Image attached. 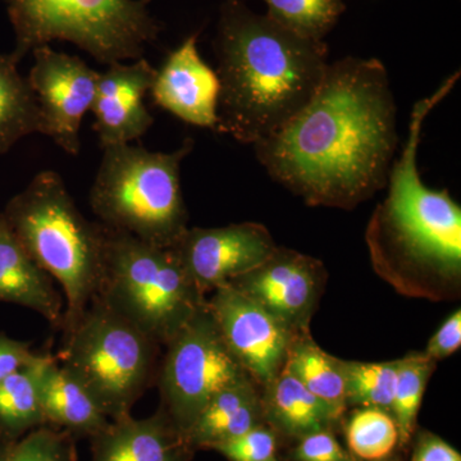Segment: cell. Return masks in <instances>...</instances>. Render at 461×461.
<instances>
[{"instance_id": "obj_25", "label": "cell", "mask_w": 461, "mask_h": 461, "mask_svg": "<svg viewBox=\"0 0 461 461\" xmlns=\"http://www.w3.org/2000/svg\"><path fill=\"white\" fill-rule=\"evenodd\" d=\"M437 363L424 351H411L397 359V377L393 412L400 432V453H408L418 429L421 402Z\"/></svg>"}, {"instance_id": "obj_22", "label": "cell", "mask_w": 461, "mask_h": 461, "mask_svg": "<svg viewBox=\"0 0 461 461\" xmlns=\"http://www.w3.org/2000/svg\"><path fill=\"white\" fill-rule=\"evenodd\" d=\"M12 54H0V156L32 133H42L38 99Z\"/></svg>"}, {"instance_id": "obj_14", "label": "cell", "mask_w": 461, "mask_h": 461, "mask_svg": "<svg viewBox=\"0 0 461 461\" xmlns=\"http://www.w3.org/2000/svg\"><path fill=\"white\" fill-rule=\"evenodd\" d=\"M157 69L144 57L130 65L113 63L99 76L93 112L100 147L130 144L153 126L154 118L145 105Z\"/></svg>"}, {"instance_id": "obj_23", "label": "cell", "mask_w": 461, "mask_h": 461, "mask_svg": "<svg viewBox=\"0 0 461 461\" xmlns=\"http://www.w3.org/2000/svg\"><path fill=\"white\" fill-rule=\"evenodd\" d=\"M41 355L0 381V444H11L47 424L39 395Z\"/></svg>"}, {"instance_id": "obj_13", "label": "cell", "mask_w": 461, "mask_h": 461, "mask_svg": "<svg viewBox=\"0 0 461 461\" xmlns=\"http://www.w3.org/2000/svg\"><path fill=\"white\" fill-rule=\"evenodd\" d=\"M277 247L264 224L244 222L217 229L189 227L172 248L191 281L208 297L257 268Z\"/></svg>"}, {"instance_id": "obj_31", "label": "cell", "mask_w": 461, "mask_h": 461, "mask_svg": "<svg viewBox=\"0 0 461 461\" xmlns=\"http://www.w3.org/2000/svg\"><path fill=\"white\" fill-rule=\"evenodd\" d=\"M411 461H461V454L436 433L417 429L412 436Z\"/></svg>"}, {"instance_id": "obj_29", "label": "cell", "mask_w": 461, "mask_h": 461, "mask_svg": "<svg viewBox=\"0 0 461 461\" xmlns=\"http://www.w3.org/2000/svg\"><path fill=\"white\" fill-rule=\"evenodd\" d=\"M288 445L267 423L214 446L212 451L229 461H284Z\"/></svg>"}, {"instance_id": "obj_16", "label": "cell", "mask_w": 461, "mask_h": 461, "mask_svg": "<svg viewBox=\"0 0 461 461\" xmlns=\"http://www.w3.org/2000/svg\"><path fill=\"white\" fill-rule=\"evenodd\" d=\"M90 442L91 461H191L195 455L160 408L144 420H111Z\"/></svg>"}, {"instance_id": "obj_30", "label": "cell", "mask_w": 461, "mask_h": 461, "mask_svg": "<svg viewBox=\"0 0 461 461\" xmlns=\"http://www.w3.org/2000/svg\"><path fill=\"white\" fill-rule=\"evenodd\" d=\"M284 461H357L333 430H318L288 446Z\"/></svg>"}, {"instance_id": "obj_24", "label": "cell", "mask_w": 461, "mask_h": 461, "mask_svg": "<svg viewBox=\"0 0 461 461\" xmlns=\"http://www.w3.org/2000/svg\"><path fill=\"white\" fill-rule=\"evenodd\" d=\"M341 430L346 448L357 461H377L400 453L399 427L393 412L384 409L350 408Z\"/></svg>"}, {"instance_id": "obj_20", "label": "cell", "mask_w": 461, "mask_h": 461, "mask_svg": "<svg viewBox=\"0 0 461 461\" xmlns=\"http://www.w3.org/2000/svg\"><path fill=\"white\" fill-rule=\"evenodd\" d=\"M263 423L262 387L248 375L212 397L187 432L186 441L195 453L212 450Z\"/></svg>"}, {"instance_id": "obj_17", "label": "cell", "mask_w": 461, "mask_h": 461, "mask_svg": "<svg viewBox=\"0 0 461 461\" xmlns=\"http://www.w3.org/2000/svg\"><path fill=\"white\" fill-rule=\"evenodd\" d=\"M39 395L45 423L75 438H91L111 423L83 384L50 354H42L39 362Z\"/></svg>"}, {"instance_id": "obj_34", "label": "cell", "mask_w": 461, "mask_h": 461, "mask_svg": "<svg viewBox=\"0 0 461 461\" xmlns=\"http://www.w3.org/2000/svg\"><path fill=\"white\" fill-rule=\"evenodd\" d=\"M399 454L402 453H396L393 454V456L386 457V459L377 460V461H402V456H400Z\"/></svg>"}, {"instance_id": "obj_5", "label": "cell", "mask_w": 461, "mask_h": 461, "mask_svg": "<svg viewBox=\"0 0 461 461\" xmlns=\"http://www.w3.org/2000/svg\"><path fill=\"white\" fill-rule=\"evenodd\" d=\"M194 149L185 139L172 153L131 144L103 148L90 205L100 223L141 241L172 248L189 229L181 189V165Z\"/></svg>"}, {"instance_id": "obj_10", "label": "cell", "mask_w": 461, "mask_h": 461, "mask_svg": "<svg viewBox=\"0 0 461 461\" xmlns=\"http://www.w3.org/2000/svg\"><path fill=\"white\" fill-rule=\"evenodd\" d=\"M30 86L38 99L42 135L50 136L66 153H80L83 118L93 108L99 72L81 58L59 53L50 45L32 50Z\"/></svg>"}, {"instance_id": "obj_6", "label": "cell", "mask_w": 461, "mask_h": 461, "mask_svg": "<svg viewBox=\"0 0 461 461\" xmlns=\"http://www.w3.org/2000/svg\"><path fill=\"white\" fill-rule=\"evenodd\" d=\"M95 296L162 348L206 302L173 248L156 247L107 226Z\"/></svg>"}, {"instance_id": "obj_26", "label": "cell", "mask_w": 461, "mask_h": 461, "mask_svg": "<svg viewBox=\"0 0 461 461\" xmlns=\"http://www.w3.org/2000/svg\"><path fill=\"white\" fill-rule=\"evenodd\" d=\"M345 381L346 405L391 411L397 377V359L364 363L339 359Z\"/></svg>"}, {"instance_id": "obj_12", "label": "cell", "mask_w": 461, "mask_h": 461, "mask_svg": "<svg viewBox=\"0 0 461 461\" xmlns=\"http://www.w3.org/2000/svg\"><path fill=\"white\" fill-rule=\"evenodd\" d=\"M329 273L317 258L277 247L257 268L230 281L295 333L311 330Z\"/></svg>"}, {"instance_id": "obj_8", "label": "cell", "mask_w": 461, "mask_h": 461, "mask_svg": "<svg viewBox=\"0 0 461 461\" xmlns=\"http://www.w3.org/2000/svg\"><path fill=\"white\" fill-rule=\"evenodd\" d=\"M151 0H7L18 63L53 41H69L104 65L142 58L160 25Z\"/></svg>"}, {"instance_id": "obj_21", "label": "cell", "mask_w": 461, "mask_h": 461, "mask_svg": "<svg viewBox=\"0 0 461 461\" xmlns=\"http://www.w3.org/2000/svg\"><path fill=\"white\" fill-rule=\"evenodd\" d=\"M284 369L330 405L339 417H345L348 409L339 357L326 353L314 341L311 330L296 333L288 348Z\"/></svg>"}, {"instance_id": "obj_33", "label": "cell", "mask_w": 461, "mask_h": 461, "mask_svg": "<svg viewBox=\"0 0 461 461\" xmlns=\"http://www.w3.org/2000/svg\"><path fill=\"white\" fill-rule=\"evenodd\" d=\"M38 355L32 350L30 342L18 341L5 333H0V381L25 368Z\"/></svg>"}, {"instance_id": "obj_28", "label": "cell", "mask_w": 461, "mask_h": 461, "mask_svg": "<svg viewBox=\"0 0 461 461\" xmlns=\"http://www.w3.org/2000/svg\"><path fill=\"white\" fill-rule=\"evenodd\" d=\"M0 461H77L76 438L58 427L30 430L11 444H0Z\"/></svg>"}, {"instance_id": "obj_1", "label": "cell", "mask_w": 461, "mask_h": 461, "mask_svg": "<svg viewBox=\"0 0 461 461\" xmlns=\"http://www.w3.org/2000/svg\"><path fill=\"white\" fill-rule=\"evenodd\" d=\"M396 114L384 63L346 57L330 63L308 104L254 150L273 180L306 204L351 211L386 187Z\"/></svg>"}, {"instance_id": "obj_27", "label": "cell", "mask_w": 461, "mask_h": 461, "mask_svg": "<svg viewBox=\"0 0 461 461\" xmlns=\"http://www.w3.org/2000/svg\"><path fill=\"white\" fill-rule=\"evenodd\" d=\"M272 20L297 35L323 41L345 12L344 0H264Z\"/></svg>"}, {"instance_id": "obj_15", "label": "cell", "mask_w": 461, "mask_h": 461, "mask_svg": "<svg viewBox=\"0 0 461 461\" xmlns=\"http://www.w3.org/2000/svg\"><path fill=\"white\" fill-rule=\"evenodd\" d=\"M221 84L198 50V33L185 39L157 71L150 94L158 107L193 126L215 131Z\"/></svg>"}, {"instance_id": "obj_2", "label": "cell", "mask_w": 461, "mask_h": 461, "mask_svg": "<svg viewBox=\"0 0 461 461\" xmlns=\"http://www.w3.org/2000/svg\"><path fill=\"white\" fill-rule=\"evenodd\" d=\"M460 71L412 107L408 139L393 160L387 196L373 212L366 242L373 269L397 293L433 302L461 291V208L447 189H430L418 168L421 130L454 89Z\"/></svg>"}, {"instance_id": "obj_7", "label": "cell", "mask_w": 461, "mask_h": 461, "mask_svg": "<svg viewBox=\"0 0 461 461\" xmlns=\"http://www.w3.org/2000/svg\"><path fill=\"white\" fill-rule=\"evenodd\" d=\"M160 348L94 296L80 320L63 332L59 359L109 420H117L131 414L132 406L156 384Z\"/></svg>"}, {"instance_id": "obj_9", "label": "cell", "mask_w": 461, "mask_h": 461, "mask_svg": "<svg viewBox=\"0 0 461 461\" xmlns=\"http://www.w3.org/2000/svg\"><path fill=\"white\" fill-rule=\"evenodd\" d=\"M163 348L156 382L159 408L186 438L212 397L249 375L227 348L206 302Z\"/></svg>"}, {"instance_id": "obj_18", "label": "cell", "mask_w": 461, "mask_h": 461, "mask_svg": "<svg viewBox=\"0 0 461 461\" xmlns=\"http://www.w3.org/2000/svg\"><path fill=\"white\" fill-rule=\"evenodd\" d=\"M264 421L288 446L318 430H341L344 418L282 369L262 387Z\"/></svg>"}, {"instance_id": "obj_3", "label": "cell", "mask_w": 461, "mask_h": 461, "mask_svg": "<svg viewBox=\"0 0 461 461\" xmlns=\"http://www.w3.org/2000/svg\"><path fill=\"white\" fill-rule=\"evenodd\" d=\"M221 93L215 131L257 144L313 98L327 67L326 42L297 35L241 0H224L214 41Z\"/></svg>"}, {"instance_id": "obj_4", "label": "cell", "mask_w": 461, "mask_h": 461, "mask_svg": "<svg viewBox=\"0 0 461 461\" xmlns=\"http://www.w3.org/2000/svg\"><path fill=\"white\" fill-rule=\"evenodd\" d=\"M18 242L65 291L63 332L72 329L98 294L104 264L105 226L78 211L65 181L42 171L3 211Z\"/></svg>"}, {"instance_id": "obj_11", "label": "cell", "mask_w": 461, "mask_h": 461, "mask_svg": "<svg viewBox=\"0 0 461 461\" xmlns=\"http://www.w3.org/2000/svg\"><path fill=\"white\" fill-rule=\"evenodd\" d=\"M206 304L240 366L260 387L268 384L284 369L296 333L230 285L214 290Z\"/></svg>"}, {"instance_id": "obj_19", "label": "cell", "mask_w": 461, "mask_h": 461, "mask_svg": "<svg viewBox=\"0 0 461 461\" xmlns=\"http://www.w3.org/2000/svg\"><path fill=\"white\" fill-rule=\"evenodd\" d=\"M0 303L32 309L62 326L63 300L54 287L53 278L38 266L0 213Z\"/></svg>"}, {"instance_id": "obj_32", "label": "cell", "mask_w": 461, "mask_h": 461, "mask_svg": "<svg viewBox=\"0 0 461 461\" xmlns=\"http://www.w3.org/2000/svg\"><path fill=\"white\" fill-rule=\"evenodd\" d=\"M461 346V311L457 309L448 315L438 330L433 333L424 354L435 362H441L459 350Z\"/></svg>"}]
</instances>
